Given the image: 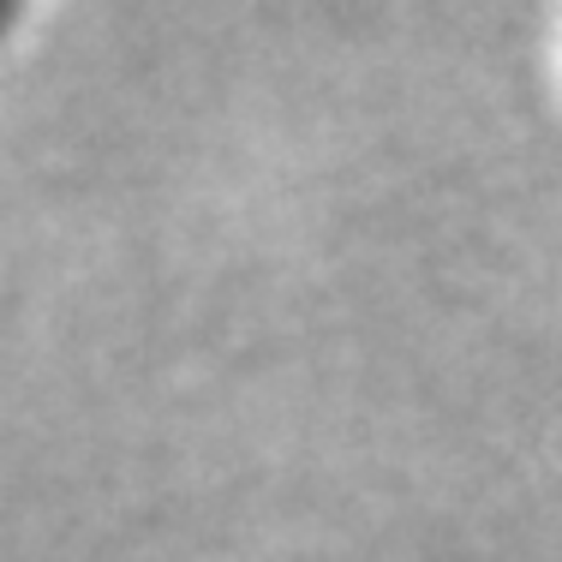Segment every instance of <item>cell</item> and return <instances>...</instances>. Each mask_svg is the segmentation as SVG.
Listing matches in <instances>:
<instances>
[]
</instances>
